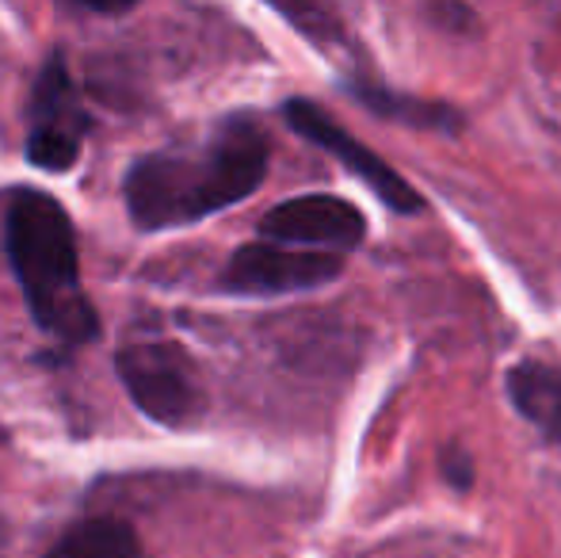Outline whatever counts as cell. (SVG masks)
Segmentation results:
<instances>
[{
    "instance_id": "cell-1",
    "label": "cell",
    "mask_w": 561,
    "mask_h": 558,
    "mask_svg": "<svg viewBox=\"0 0 561 558\" xmlns=\"http://www.w3.org/2000/svg\"><path fill=\"white\" fill-rule=\"evenodd\" d=\"M272 146L256 119L229 115L199 146L146 153L126 169V215L141 234L180 230L244 203L267 176Z\"/></svg>"
},
{
    "instance_id": "cell-2",
    "label": "cell",
    "mask_w": 561,
    "mask_h": 558,
    "mask_svg": "<svg viewBox=\"0 0 561 558\" xmlns=\"http://www.w3.org/2000/svg\"><path fill=\"white\" fill-rule=\"evenodd\" d=\"M4 253L35 326L54 344L96 341L100 314L81 283V249L66 203L35 187L12 195L4 210Z\"/></svg>"
},
{
    "instance_id": "cell-3",
    "label": "cell",
    "mask_w": 561,
    "mask_h": 558,
    "mask_svg": "<svg viewBox=\"0 0 561 558\" xmlns=\"http://www.w3.org/2000/svg\"><path fill=\"white\" fill-rule=\"evenodd\" d=\"M115 375L130 402L164 429H187L207 413L199 367L176 341H130L115 352Z\"/></svg>"
},
{
    "instance_id": "cell-4",
    "label": "cell",
    "mask_w": 561,
    "mask_h": 558,
    "mask_svg": "<svg viewBox=\"0 0 561 558\" xmlns=\"http://www.w3.org/2000/svg\"><path fill=\"white\" fill-rule=\"evenodd\" d=\"M92 130L77 84L61 54H50L27 100V161L38 172H69L81 161V146Z\"/></svg>"
},
{
    "instance_id": "cell-5",
    "label": "cell",
    "mask_w": 561,
    "mask_h": 558,
    "mask_svg": "<svg viewBox=\"0 0 561 558\" xmlns=\"http://www.w3.org/2000/svg\"><path fill=\"white\" fill-rule=\"evenodd\" d=\"M340 272H344V257L340 253L275 246V241H249L226 261L222 276H218V291L241 298H275L325 287Z\"/></svg>"
},
{
    "instance_id": "cell-6",
    "label": "cell",
    "mask_w": 561,
    "mask_h": 558,
    "mask_svg": "<svg viewBox=\"0 0 561 558\" xmlns=\"http://www.w3.org/2000/svg\"><path fill=\"white\" fill-rule=\"evenodd\" d=\"M283 119H287V127L295 130V135H302L306 141L325 149V153H333L352 176H359L363 184L393 210V215H416V210H424V195L416 192L398 169H390L375 149L363 146L355 135H347L325 107H318L313 100H287V104H283Z\"/></svg>"
},
{
    "instance_id": "cell-7",
    "label": "cell",
    "mask_w": 561,
    "mask_h": 558,
    "mask_svg": "<svg viewBox=\"0 0 561 558\" xmlns=\"http://www.w3.org/2000/svg\"><path fill=\"white\" fill-rule=\"evenodd\" d=\"M363 238H367V218L340 195H298L260 218V241H275V246H306L344 257Z\"/></svg>"
},
{
    "instance_id": "cell-8",
    "label": "cell",
    "mask_w": 561,
    "mask_h": 558,
    "mask_svg": "<svg viewBox=\"0 0 561 558\" xmlns=\"http://www.w3.org/2000/svg\"><path fill=\"white\" fill-rule=\"evenodd\" d=\"M519 418H527L554 447H561V364L519 360L504 379Z\"/></svg>"
},
{
    "instance_id": "cell-9",
    "label": "cell",
    "mask_w": 561,
    "mask_h": 558,
    "mask_svg": "<svg viewBox=\"0 0 561 558\" xmlns=\"http://www.w3.org/2000/svg\"><path fill=\"white\" fill-rule=\"evenodd\" d=\"M46 558H146L138 532L118 516H84L46 551Z\"/></svg>"
},
{
    "instance_id": "cell-10",
    "label": "cell",
    "mask_w": 561,
    "mask_h": 558,
    "mask_svg": "<svg viewBox=\"0 0 561 558\" xmlns=\"http://www.w3.org/2000/svg\"><path fill=\"white\" fill-rule=\"evenodd\" d=\"M352 96L359 100V104H367L370 112L386 115V119L405 123V127H432V130H458L462 127V115L450 112V107L428 104V100H413V96H398V92L382 89V84L355 81Z\"/></svg>"
},
{
    "instance_id": "cell-11",
    "label": "cell",
    "mask_w": 561,
    "mask_h": 558,
    "mask_svg": "<svg viewBox=\"0 0 561 558\" xmlns=\"http://www.w3.org/2000/svg\"><path fill=\"white\" fill-rule=\"evenodd\" d=\"M138 4H69V12L77 15H107V20H115V15H126L134 12Z\"/></svg>"
}]
</instances>
